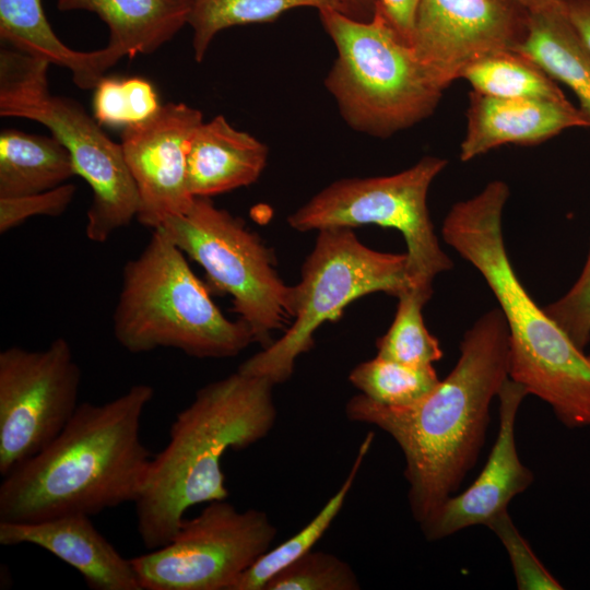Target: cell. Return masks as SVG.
Instances as JSON below:
<instances>
[{"mask_svg":"<svg viewBox=\"0 0 590 590\" xmlns=\"http://www.w3.org/2000/svg\"><path fill=\"white\" fill-rule=\"evenodd\" d=\"M332 8L358 20L375 11L364 0H191L188 25L192 28L194 59L202 61L210 44L232 26L267 23L296 8Z\"/></svg>","mask_w":590,"mask_h":590,"instance_id":"obj_23","label":"cell"},{"mask_svg":"<svg viewBox=\"0 0 590 590\" xmlns=\"http://www.w3.org/2000/svg\"><path fill=\"white\" fill-rule=\"evenodd\" d=\"M543 309L585 351L590 342V252L575 284L559 299Z\"/></svg>","mask_w":590,"mask_h":590,"instance_id":"obj_31","label":"cell"},{"mask_svg":"<svg viewBox=\"0 0 590 590\" xmlns=\"http://www.w3.org/2000/svg\"><path fill=\"white\" fill-rule=\"evenodd\" d=\"M275 536L264 511L215 500L185 518L168 543L130 560L142 590H233Z\"/></svg>","mask_w":590,"mask_h":590,"instance_id":"obj_11","label":"cell"},{"mask_svg":"<svg viewBox=\"0 0 590 590\" xmlns=\"http://www.w3.org/2000/svg\"><path fill=\"white\" fill-rule=\"evenodd\" d=\"M420 0H379L402 38L411 45L414 15Z\"/></svg>","mask_w":590,"mask_h":590,"instance_id":"obj_33","label":"cell"},{"mask_svg":"<svg viewBox=\"0 0 590 590\" xmlns=\"http://www.w3.org/2000/svg\"><path fill=\"white\" fill-rule=\"evenodd\" d=\"M517 50L567 85L590 122V49L570 21L566 3L531 12L528 36Z\"/></svg>","mask_w":590,"mask_h":590,"instance_id":"obj_21","label":"cell"},{"mask_svg":"<svg viewBox=\"0 0 590 590\" xmlns=\"http://www.w3.org/2000/svg\"><path fill=\"white\" fill-rule=\"evenodd\" d=\"M353 568L338 556L309 551L275 574L263 590H358Z\"/></svg>","mask_w":590,"mask_h":590,"instance_id":"obj_29","label":"cell"},{"mask_svg":"<svg viewBox=\"0 0 590 590\" xmlns=\"http://www.w3.org/2000/svg\"><path fill=\"white\" fill-rule=\"evenodd\" d=\"M75 175L69 151L54 137L0 133V198L47 191Z\"/></svg>","mask_w":590,"mask_h":590,"instance_id":"obj_22","label":"cell"},{"mask_svg":"<svg viewBox=\"0 0 590 590\" xmlns=\"http://www.w3.org/2000/svg\"><path fill=\"white\" fill-rule=\"evenodd\" d=\"M527 390L508 378L498 392L499 425L487 461L474 482L450 496L421 524L428 541H438L473 526H486L507 510L510 500L534 481L533 472L519 458L515 425Z\"/></svg>","mask_w":590,"mask_h":590,"instance_id":"obj_15","label":"cell"},{"mask_svg":"<svg viewBox=\"0 0 590 590\" xmlns=\"http://www.w3.org/2000/svg\"><path fill=\"white\" fill-rule=\"evenodd\" d=\"M447 161L424 156L400 173L339 179L287 217L298 232L378 225L399 231L406 245L412 290L432 297L433 281L453 263L442 250L430 220L427 196Z\"/></svg>","mask_w":590,"mask_h":590,"instance_id":"obj_10","label":"cell"},{"mask_svg":"<svg viewBox=\"0 0 590 590\" xmlns=\"http://www.w3.org/2000/svg\"><path fill=\"white\" fill-rule=\"evenodd\" d=\"M412 290L404 253L382 252L364 245L350 227L318 231L295 285L296 307L281 338L246 359L237 370L268 378L273 385L291 378L297 357L314 346V335L340 319L359 297L382 292L399 297Z\"/></svg>","mask_w":590,"mask_h":590,"instance_id":"obj_8","label":"cell"},{"mask_svg":"<svg viewBox=\"0 0 590 590\" xmlns=\"http://www.w3.org/2000/svg\"><path fill=\"white\" fill-rule=\"evenodd\" d=\"M508 378L509 332L497 308L465 331L452 370L417 402L391 406L362 393L346 402L350 421L382 429L402 450L408 500L420 526L459 489L475 465L491 403Z\"/></svg>","mask_w":590,"mask_h":590,"instance_id":"obj_1","label":"cell"},{"mask_svg":"<svg viewBox=\"0 0 590 590\" xmlns=\"http://www.w3.org/2000/svg\"><path fill=\"white\" fill-rule=\"evenodd\" d=\"M531 12H539L565 4V0H518Z\"/></svg>","mask_w":590,"mask_h":590,"instance_id":"obj_35","label":"cell"},{"mask_svg":"<svg viewBox=\"0 0 590 590\" xmlns=\"http://www.w3.org/2000/svg\"><path fill=\"white\" fill-rule=\"evenodd\" d=\"M161 106L153 85L142 78L104 76L94 88V117L103 125H135L151 118Z\"/></svg>","mask_w":590,"mask_h":590,"instance_id":"obj_28","label":"cell"},{"mask_svg":"<svg viewBox=\"0 0 590 590\" xmlns=\"http://www.w3.org/2000/svg\"><path fill=\"white\" fill-rule=\"evenodd\" d=\"M158 228L200 264L217 291L232 296L234 311L262 349L273 343L275 330L291 324L295 285L283 281L273 251L240 217L217 208L210 198L196 197L185 213L167 219Z\"/></svg>","mask_w":590,"mask_h":590,"instance_id":"obj_9","label":"cell"},{"mask_svg":"<svg viewBox=\"0 0 590 590\" xmlns=\"http://www.w3.org/2000/svg\"><path fill=\"white\" fill-rule=\"evenodd\" d=\"M113 332L133 354L170 347L196 358L234 357L255 342L241 319L223 315L162 228L123 267Z\"/></svg>","mask_w":590,"mask_h":590,"instance_id":"obj_5","label":"cell"},{"mask_svg":"<svg viewBox=\"0 0 590 590\" xmlns=\"http://www.w3.org/2000/svg\"><path fill=\"white\" fill-rule=\"evenodd\" d=\"M570 128H590V122L567 98H504L471 91L460 160L468 162L505 144H539Z\"/></svg>","mask_w":590,"mask_h":590,"instance_id":"obj_17","label":"cell"},{"mask_svg":"<svg viewBox=\"0 0 590 590\" xmlns=\"http://www.w3.org/2000/svg\"><path fill=\"white\" fill-rule=\"evenodd\" d=\"M154 389L131 386L103 404L84 402L61 433L0 485V521L95 516L139 497L152 455L140 425Z\"/></svg>","mask_w":590,"mask_h":590,"instance_id":"obj_2","label":"cell"},{"mask_svg":"<svg viewBox=\"0 0 590 590\" xmlns=\"http://www.w3.org/2000/svg\"><path fill=\"white\" fill-rule=\"evenodd\" d=\"M379 0H364V2L369 5L371 9H375L376 7V3L378 2Z\"/></svg>","mask_w":590,"mask_h":590,"instance_id":"obj_36","label":"cell"},{"mask_svg":"<svg viewBox=\"0 0 590 590\" xmlns=\"http://www.w3.org/2000/svg\"><path fill=\"white\" fill-rule=\"evenodd\" d=\"M570 21L590 49V0H565Z\"/></svg>","mask_w":590,"mask_h":590,"instance_id":"obj_34","label":"cell"},{"mask_svg":"<svg viewBox=\"0 0 590 590\" xmlns=\"http://www.w3.org/2000/svg\"><path fill=\"white\" fill-rule=\"evenodd\" d=\"M486 527L504 545L519 590H562V583L536 557L528 541L514 524L508 510L494 517Z\"/></svg>","mask_w":590,"mask_h":590,"instance_id":"obj_30","label":"cell"},{"mask_svg":"<svg viewBox=\"0 0 590 590\" xmlns=\"http://www.w3.org/2000/svg\"><path fill=\"white\" fill-rule=\"evenodd\" d=\"M202 113L184 103H167L151 118L128 127L121 149L139 194L138 222L152 229L185 213L192 204L187 186V154Z\"/></svg>","mask_w":590,"mask_h":590,"instance_id":"obj_14","label":"cell"},{"mask_svg":"<svg viewBox=\"0 0 590 590\" xmlns=\"http://www.w3.org/2000/svg\"><path fill=\"white\" fill-rule=\"evenodd\" d=\"M0 38L9 48L68 69L83 90L95 88L122 59L107 45L93 51L68 47L51 28L42 0H0Z\"/></svg>","mask_w":590,"mask_h":590,"instance_id":"obj_19","label":"cell"},{"mask_svg":"<svg viewBox=\"0 0 590 590\" xmlns=\"http://www.w3.org/2000/svg\"><path fill=\"white\" fill-rule=\"evenodd\" d=\"M269 149L234 128L224 116L202 122L187 154V186L192 197L210 198L256 182L264 170Z\"/></svg>","mask_w":590,"mask_h":590,"instance_id":"obj_18","label":"cell"},{"mask_svg":"<svg viewBox=\"0 0 590 590\" xmlns=\"http://www.w3.org/2000/svg\"><path fill=\"white\" fill-rule=\"evenodd\" d=\"M509 198L503 180L488 182L447 213L445 243L483 276L509 332V378L547 403L567 428L590 426V354L580 350L529 295L505 247L502 219Z\"/></svg>","mask_w":590,"mask_h":590,"instance_id":"obj_3","label":"cell"},{"mask_svg":"<svg viewBox=\"0 0 590 590\" xmlns=\"http://www.w3.org/2000/svg\"><path fill=\"white\" fill-rule=\"evenodd\" d=\"M50 63L12 48L0 50V115L37 121L70 153L75 175L91 187L86 237L105 243L137 219L139 194L120 143L74 99L49 91Z\"/></svg>","mask_w":590,"mask_h":590,"instance_id":"obj_7","label":"cell"},{"mask_svg":"<svg viewBox=\"0 0 590 590\" xmlns=\"http://www.w3.org/2000/svg\"><path fill=\"white\" fill-rule=\"evenodd\" d=\"M460 79L468 81L472 91L495 97L566 99L556 81L518 50L481 58L465 67Z\"/></svg>","mask_w":590,"mask_h":590,"instance_id":"obj_24","label":"cell"},{"mask_svg":"<svg viewBox=\"0 0 590 590\" xmlns=\"http://www.w3.org/2000/svg\"><path fill=\"white\" fill-rule=\"evenodd\" d=\"M34 544L76 569L92 590H142L130 559L95 528L91 517L66 515L37 522L0 521V544Z\"/></svg>","mask_w":590,"mask_h":590,"instance_id":"obj_16","label":"cell"},{"mask_svg":"<svg viewBox=\"0 0 590 590\" xmlns=\"http://www.w3.org/2000/svg\"><path fill=\"white\" fill-rule=\"evenodd\" d=\"M272 381L237 370L200 388L177 413L164 449L153 456L133 503L137 529L146 550L168 543L185 512L227 499L221 460L264 438L276 421Z\"/></svg>","mask_w":590,"mask_h":590,"instance_id":"obj_4","label":"cell"},{"mask_svg":"<svg viewBox=\"0 0 590 590\" xmlns=\"http://www.w3.org/2000/svg\"><path fill=\"white\" fill-rule=\"evenodd\" d=\"M349 380L368 399L391 406L417 402L440 381L433 365L412 366L378 355L356 365Z\"/></svg>","mask_w":590,"mask_h":590,"instance_id":"obj_26","label":"cell"},{"mask_svg":"<svg viewBox=\"0 0 590 590\" xmlns=\"http://www.w3.org/2000/svg\"><path fill=\"white\" fill-rule=\"evenodd\" d=\"M60 11H88L107 26L122 58L152 54L188 24L191 0H57Z\"/></svg>","mask_w":590,"mask_h":590,"instance_id":"obj_20","label":"cell"},{"mask_svg":"<svg viewBox=\"0 0 590 590\" xmlns=\"http://www.w3.org/2000/svg\"><path fill=\"white\" fill-rule=\"evenodd\" d=\"M531 11L518 0H420L411 47L446 90L465 67L504 50H517Z\"/></svg>","mask_w":590,"mask_h":590,"instance_id":"obj_13","label":"cell"},{"mask_svg":"<svg viewBox=\"0 0 590 590\" xmlns=\"http://www.w3.org/2000/svg\"><path fill=\"white\" fill-rule=\"evenodd\" d=\"M337 57L324 86L355 131L388 138L436 109L445 88L399 34L379 1L369 20L318 10Z\"/></svg>","mask_w":590,"mask_h":590,"instance_id":"obj_6","label":"cell"},{"mask_svg":"<svg viewBox=\"0 0 590 590\" xmlns=\"http://www.w3.org/2000/svg\"><path fill=\"white\" fill-rule=\"evenodd\" d=\"M75 191L73 184L66 182L43 192L0 198V233L5 234L30 217L60 216L72 202Z\"/></svg>","mask_w":590,"mask_h":590,"instance_id":"obj_32","label":"cell"},{"mask_svg":"<svg viewBox=\"0 0 590 590\" xmlns=\"http://www.w3.org/2000/svg\"><path fill=\"white\" fill-rule=\"evenodd\" d=\"M81 370L64 338L46 349L0 353V474L46 448L79 404Z\"/></svg>","mask_w":590,"mask_h":590,"instance_id":"obj_12","label":"cell"},{"mask_svg":"<svg viewBox=\"0 0 590 590\" xmlns=\"http://www.w3.org/2000/svg\"><path fill=\"white\" fill-rule=\"evenodd\" d=\"M429 297L409 290L398 297L397 311L387 332L377 342V355L412 366H427L442 357L436 337L423 319V307Z\"/></svg>","mask_w":590,"mask_h":590,"instance_id":"obj_27","label":"cell"},{"mask_svg":"<svg viewBox=\"0 0 590 590\" xmlns=\"http://www.w3.org/2000/svg\"><path fill=\"white\" fill-rule=\"evenodd\" d=\"M373 440L374 433L369 432L358 448L346 479L312 520L293 536L262 554L239 577L233 590H263L275 574L312 550L341 511Z\"/></svg>","mask_w":590,"mask_h":590,"instance_id":"obj_25","label":"cell"}]
</instances>
